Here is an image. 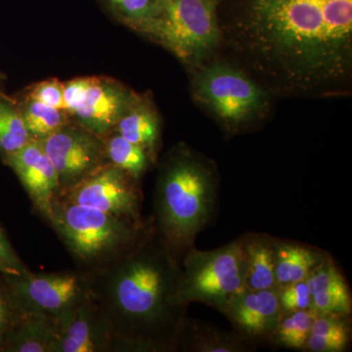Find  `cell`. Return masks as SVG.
Here are the masks:
<instances>
[{
	"label": "cell",
	"instance_id": "3",
	"mask_svg": "<svg viewBox=\"0 0 352 352\" xmlns=\"http://www.w3.org/2000/svg\"><path fill=\"white\" fill-rule=\"evenodd\" d=\"M214 164L182 146L164 160L156 183L152 223L180 263L214 219L219 200Z\"/></svg>",
	"mask_w": 352,
	"mask_h": 352
},
{
	"label": "cell",
	"instance_id": "28",
	"mask_svg": "<svg viewBox=\"0 0 352 352\" xmlns=\"http://www.w3.org/2000/svg\"><path fill=\"white\" fill-rule=\"evenodd\" d=\"M20 314L21 309L14 300L4 277L3 287H0V349H3L7 337Z\"/></svg>",
	"mask_w": 352,
	"mask_h": 352
},
{
	"label": "cell",
	"instance_id": "16",
	"mask_svg": "<svg viewBox=\"0 0 352 352\" xmlns=\"http://www.w3.org/2000/svg\"><path fill=\"white\" fill-rule=\"evenodd\" d=\"M256 349L254 342L237 331L228 332L187 317L180 333L178 351L192 352H245Z\"/></svg>",
	"mask_w": 352,
	"mask_h": 352
},
{
	"label": "cell",
	"instance_id": "27",
	"mask_svg": "<svg viewBox=\"0 0 352 352\" xmlns=\"http://www.w3.org/2000/svg\"><path fill=\"white\" fill-rule=\"evenodd\" d=\"M278 298L283 315L310 309L311 295L305 280L278 287Z\"/></svg>",
	"mask_w": 352,
	"mask_h": 352
},
{
	"label": "cell",
	"instance_id": "30",
	"mask_svg": "<svg viewBox=\"0 0 352 352\" xmlns=\"http://www.w3.org/2000/svg\"><path fill=\"white\" fill-rule=\"evenodd\" d=\"M30 98L34 99L50 107L65 111L64 85L58 80H45L39 82L32 88Z\"/></svg>",
	"mask_w": 352,
	"mask_h": 352
},
{
	"label": "cell",
	"instance_id": "13",
	"mask_svg": "<svg viewBox=\"0 0 352 352\" xmlns=\"http://www.w3.org/2000/svg\"><path fill=\"white\" fill-rule=\"evenodd\" d=\"M223 314L238 333L252 342L272 340L283 316L277 288L261 291L245 289L233 296Z\"/></svg>",
	"mask_w": 352,
	"mask_h": 352
},
{
	"label": "cell",
	"instance_id": "12",
	"mask_svg": "<svg viewBox=\"0 0 352 352\" xmlns=\"http://www.w3.org/2000/svg\"><path fill=\"white\" fill-rule=\"evenodd\" d=\"M138 98L122 83L110 78H94L85 101L74 117L85 129L105 138Z\"/></svg>",
	"mask_w": 352,
	"mask_h": 352
},
{
	"label": "cell",
	"instance_id": "11",
	"mask_svg": "<svg viewBox=\"0 0 352 352\" xmlns=\"http://www.w3.org/2000/svg\"><path fill=\"white\" fill-rule=\"evenodd\" d=\"M6 160L19 177L36 212L47 222L53 201L60 194V183L41 143L31 140Z\"/></svg>",
	"mask_w": 352,
	"mask_h": 352
},
{
	"label": "cell",
	"instance_id": "18",
	"mask_svg": "<svg viewBox=\"0 0 352 352\" xmlns=\"http://www.w3.org/2000/svg\"><path fill=\"white\" fill-rule=\"evenodd\" d=\"M275 238L265 234L244 236L245 289L261 291L277 288L275 278Z\"/></svg>",
	"mask_w": 352,
	"mask_h": 352
},
{
	"label": "cell",
	"instance_id": "9",
	"mask_svg": "<svg viewBox=\"0 0 352 352\" xmlns=\"http://www.w3.org/2000/svg\"><path fill=\"white\" fill-rule=\"evenodd\" d=\"M39 142L56 170L60 193L109 164L104 138L80 124L69 122Z\"/></svg>",
	"mask_w": 352,
	"mask_h": 352
},
{
	"label": "cell",
	"instance_id": "6",
	"mask_svg": "<svg viewBox=\"0 0 352 352\" xmlns=\"http://www.w3.org/2000/svg\"><path fill=\"white\" fill-rule=\"evenodd\" d=\"M244 236L210 251L190 250L180 263L177 298L183 305L200 302L222 314L233 296L245 289Z\"/></svg>",
	"mask_w": 352,
	"mask_h": 352
},
{
	"label": "cell",
	"instance_id": "20",
	"mask_svg": "<svg viewBox=\"0 0 352 352\" xmlns=\"http://www.w3.org/2000/svg\"><path fill=\"white\" fill-rule=\"evenodd\" d=\"M113 131L146 148L154 157L160 138V122L157 113L144 102L136 99Z\"/></svg>",
	"mask_w": 352,
	"mask_h": 352
},
{
	"label": "cell",
	"instance_id": "26",
	"mask_svg": "<svg viewBox=\"0 0 352 352\" xmlns=\"http://www.w3.org/2000/svg\"><path fill=\"white\" fill-rule=\"evenodd\" d=\"M113 12L124 24L135 29L150 19L159 9L162 0H107Z\"/></svg>",
	"mask_w": 352,
	"mask_h": 352
},
{
	"label": "cell",
	"instance_id": "24",
	"mask_svg": "<svg viewBox=\"0 0 352 352\" xmlns=\"http://www.w3.org/2000/svg\"><path fill=\"white\" fill-rule=\"evenodd\" d=\"M31 140L20 109L0 95V153L6 157Z\"/></svg>",
	"mask_w": 352,
	"mask_h": 352
},
{
	"label": "cell",
	"instance_id": "2",
	"mask_svg": "<svg viewBox=\"0 0 352 352\" xmlns=\"http://www.w3.org/2000/svg\"><path fill=\"white\" fill-rule=\"evenodd\" d=\"M110 324L113 352L178 351L188 305L178 300L180 263L155 230L115 263L87 273Z\"/></svg>",
	"mask_w": 352,
	"mask_h": 352
},
{
	"label": "cell",
	"instance_id": "29",
	"mask_svg": "<svg viewBox=\"0 0 352 352\" xmlns=\"http://www.w3.org/2000/svg\"><path fill=\"white\" fill-rule=\"evenodd\" d=\"M30 270L22 261L0 228V274L4 276H20L29 273Z\"/></svg>",
	"mask_w": 352,
	"mask_h": 352
},
{
	"label": "cell",
	"instance_id": "31",
	"mask_svg": "<svg viewBox=\"0 0 352 352\" xmlns=\"http://www.w3.org/2000/svg\"><path fill=\"white\" fill-rule=\"evenodd\" d=\"M94 80V78H82L65 83V110L69 116L74 117L76 110L80 107Z\"/></svg>",
	"mask_w": 352,
	"mask_h": 352
},
{
	"label": "cell",
	"instance_id": "8",
	"mask_svg": "<svg viewBox=\"0 0 352 352\" xmlns=\"http://www.w3.org/2000/svg\"><path fill=\"white\" fill-rule=\"evenodd\" d=\"M14 300L22 311L65 320L91 298L89 280L83 271L29 273L4 276Z\"/></svg>",
	"mask_w": 352,
	"mask_h": 352
},
{
	"label": "cell",
	"instance_id": "14",
	"mask_svg": "<svg viewBox=\"0 0 352 352\" xmlns=\"http://www.w3.org/2000/svg\"><path fill=\"white\" fill-rule=\"evenodd\" d=\"M54 352H113L110 324L92 296L59 322Z\"/></svg>",
	"mask_w": 352,
	"mask_h": 352
},
{
	"label": "cell",
	"instance_id": "19",
	"mask_svg": "<svg viewBox=\"0 0 352 352\" xmlns=\"http://www.w3.org/2000/svg\"><path fill=\"white\" fill-rule=\"evenodd\" d=\"M275 278L276 286L307 280L311 271L323 261L324 252L298 243L275 238Z\"/></svg>",
	"mask_w": 352,
	"mask_h": 352
},
{
	"label": "cell",
	"instance_id": "7",
	"mask_svg": "<svg viewBox=\"0 0 352 352\" xmlns=\"http://www.w3.org/2000/svg\"><path fill=\"white\" fill-rule=\"evenodd\" d=\"M198 100L229 132H239L263 117L267 91L238 67L214 62L201 67L194 82Z\"/></svg>",
	"mask_w": 352,
	"mask_h": 352
},
{
	"label": "cell",
	"instance_id": "17",
	"mask_svg": "<svg viewBox=\"0 0 352 352\" xmlns=\"http://www.w3.org/2000/svg\"><path fill=\"white\" fill-rule=\"evenodd\" d=\"M59 322L52 317L21 310L3 349L13 352H54Z\"/></svg>",
	"mask_w": 352,
	"mask_h": 352
},
{
	"label": "cell",
	"instance_id": "4",
	"mask_svg": "<svg viewBox=\"0 0 352 352\" xmlns=\"http://www.w3.org/2000/svg\"><path fill=\"white\" fill-rule=\"evenodd\" d=\"M47 223L66 245L78 270L90 273L126 254L144 235L151 220L135 221L57 198Z\"/></svg>",
	"mask_w": 352,
	"mask_h": 352
},
{
	"label": "cell",
	"instance_id": "23",
	"mask_svg": "<svg viewBox=\"0 0 352 352\" xmlns=\"http://www.w3.org/2000/svg\"><path fill=\"white\" fill-rule=\"evenodd\" d=\"M20 112L32 140H43L69 122V115L65 111L50 107L30 97Z\"/></svg>",
	"mask_w": 352,
	"mask_h": 352
},
{
	"label": "cell",
	"instance_id": "15",
	"mask_svg": "<svg viewBox=\"0 0 352 352\" xmlns=\"http://www.w3.org/2000/svg\"><path fill=\"white\" fill-rule=\"evenodd\" d=\"M311 295L310 309L316 315H351L352 300L346 278L329 254L307 280Z\"/></svg>",
	"mask_w": 352,
	"mask_h": 352
},
{
	"label": "cell",
	"instance_id": "10",
	"mask_svg": "<svg viewBox=\"0 0 352 352\" xmlns=\"http://www.w3.org/2000/svg\"><path fill=\"white\" fill-rule=\"evenodd\" d=\"M62 200L97 208L116 217L142 221L143 197L126 171L107 164L74 187L61 192Z\"/></svg>",
	"mask_w": 352,
	"mask_h": 352
},
{
	"label": "cell",
	"instance_id": "1",
	"mask_svg": "<svg viewBox=\"0 0 352 352\" xmlns=\"http://www.w3.org/2000/svg\"><path fill=\"white\" fill-rule=\"evenodd\" d=\"M266 91H340L351 72L352 0H254L236 24L220 27Z\"/></svg>",
	"mask_w": 352,
	"mask_h": 352
},
{
	"label": "cell",
	"instance_id": "5",
	"mask_svg": "<svg viewBox=\"0 0 352 352\" xmlns=\"http://www.w3.org/2000/svg\"><path fill=\"white\" fill-rule=\"evenodd\" d=\"M217 6L219 0H162L157 12L134 30L198 67L221 44Z\"/></svg>",
	"mask_w": 352,
	"mask_h": 352
},
{
	"label": "cell",
	"instance_id": "25",
	"mask_svg": "<svg viewBox=\"0 0 352 352\" xmlns=\"http://www.w3.org/2000/svg\"><path fill=\"white\" fill-rule=\"evenodd\" d=\"M315 316L316 314L311 309L283 315L273 336V342L286 349L305 351Z\"/></svg>",
	"mask_w": 352,
	"mask_h": 352
},
{
	"label": "cell",
	"instance_id": "22",
	"mask_svg": "<svg viewBox=\"0 0 352 352\" xmlns=\"http://www.w3.org/2000/svg\"><path fill=\"white\" fill-rule=\"evenodd\" d=\"M104 138L109 163L139 180L149 168L154 157L146 148L126 140L112 131Z\"/></svg>",
	"mask_w": 352,
	"mask_h": 352
},
{
	"label": "cell",
	"instance_id": "21",
	"mask_svg": "<svg viewBox=\"0 0 352 352\" xmlns=\"http://www.w3.org/2000/svg\"><path fill=\"white\" fill-rule=\"evenodd\" d=\"M349 315H316L305 351L311 352H342L351 342Z\"/></svg>",
	"mask_w": 352,
	"mask_h": 352
}]
</instances>
